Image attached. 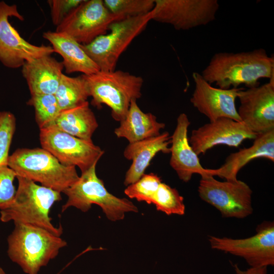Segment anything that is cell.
Returning <instances> with one entry per match:
<instances>
[{
    "mask_svg": "<svg viewBox=\"0 0 274 274\" xmlns=\"http://www.w3.org/2000/svg\"><path fill=\"white\" fill-rule=\"evenodd\" d=\"M211 85L228 89L241 85L248 88L259 85L262 78H274V57L259 48L237 53L218 52L211 58L200 74Z\"/></svg>",
    "mask_w": 274,
    "mask_h": 274,
    "instance_id": "6da1fadb",
    "label": "cell"
},
{
    "mask_svg": "<svg viewBox=\"0 0 274 274\" xmlns=\"http://www.w3.org/2000/svg\"><path fill=\"white\" fill-rule=\"evenodd\" d=\"M16 178L18 187L14 200L9 208L0 211L1 221L30 224L60 236L63 228L61 225L59 227L53 225L49 212L53 204L62 199L61 192L22 177Z\"/></svg>",
    "mask_w": 274,
    "mask_h": 274,
    "instance_id": "7a4b0ae2",
    "label": "cell"
},
{
    "mask_svg": "<svg viewBox=\"0 0 274 274\" xmlns=\"http://www.w3.org/2000/svg\"><path fill=\"white\" fill-rule=\"evenodd\" d=\"M14 225L7 238V253L26 273L37 274L67 245L60 236L44 228L28 224Z\"/></svg>",
    "mask_w": 274,
    "mask_h": 274,
    "instance_id": "3957f363",
    "label": "cell"
},
{
    "mask_svg": "<svg viewBox=\"0 0 274 274\" xmlns=\"http://www.w3.org/2000/svg\"><path fill=\"white\" fill-rule=\"evenodd\" d=\"M91 104L101 109L105 104L111 109V115L120 122L126 115L131 101L142 96L143 79L121 70L101 71L83 75Z\"/></svg>",
    "mask_w": 274,
    "mask_h": 274,
    "instance_id": "277c9868",
    "label": "cell"
},
{
    "mask_svg": "<svg viewBox=\"0 0 274 274\" xmlns=\"http://www.w3.org/2000/svg\"><path fill=\"white\" fill-rule=\"evenodd\" d=\"M8 166L16 174L60 192L76 182L75 166L62 164L43 148H19L9 156Z\"/></svg>",
    "mask_w": 274,
    "mask_h": 274,
    "instance_id": "5b68a950",
    "label": "cell"
},
{
    "mask_svg": "<svg viewBox=\"0 0 274 274\" xmlns=\"http://www.w3.org/2000/svg\"><path fill=\"white\" fill-rule=\"evenodd\" d=\"M96 164L82 173L78 180L63 191L67 200L62 205L61 212L71 207L86 212L92 204H95L112 221L123 219L126 213L138 212V208L131 201L117 197L108 191L102 180L97 176Z\"/></svg>",
    "mask_w": 274,
    "mask_h": 274,
    "instance_id": "8992f818",
    "label": "cell"
},
{
    "mask_svg": "<svg viewBox=\"0 0 274 274\" xmlns=\"http://www.w3.org/2000/svg\"><path fill=\"white\" fill-rule=\"evenodd\" d=\"M152 19V11L141 16L113 22L108 33L101 35L81 47L100 71L115 70L121 55Z\"/></svg>",
    "mask_w": 274,
    "mask_h": 274,
    "instance_id": "52a82bcc",
    "label": "cell"
},
{
    "mask_svg": "<svg viewBox=\"0 0 274 274\" xmlns=\"http://www.w3.org/2000/svg\"><path fill=\"white\" fill-rule=\"evenodd\" d=\"M124 17L111 12L102 0H83L57 26L56 31L64 32L81 45H87L107 33L114 22Z\"/></svg>",
    "mask_w": 274,
    "mask_h": 274,
    "instance_id": "ba28073f",
    "label": "cell"
},
{
    "mask_svg": "<svg viewBox=\"0 0 274 274\" xmlns=\"http://www.w3.org/2000/svg\"><path fill=\"white\" fill-rule=\"evenodd\" d=\"M198 192L200 198L223 217L242 219L253 213L252 191L242 181L221 182L211 176L201 177Z\"/></svg>",
    "mask_w": 274,
    "mask_h": 274,
    "instance_id": "9c48e42d",
    "label": "cell"
},
{
    "mask_svg": "<svg viewBox=\"0 0 274 274\" xmlns=\"http://www.w3.org/2000/svg\"><path fill=\"white\" fill-rule=\"evenodd\" d=\"M40 140L42 148L62 164L78 166L81 173L97 163L104 153L92 141L76 138L53 127L40 129Z\"/></svg>",
    "mask_w": 274,
    "mask_h": 274,
    "instance_id": "30bf717a",
    "label": "cell"
},
{
    "mask_svg": "<svg viewBox=\"0 0 274 274\" xmlns=\"http://www.w3.org/2000/svg\"><path fill=\"white\" fill-rule=\"evenodd\" d=\"M219 8L217 0H155L152 20L187 30L215 20Z\"/></svg>",
    "mask_w": 274,
    "mask_h": 274,
    "instance_id": "8fae6325",
    "label": "cell"
},
{
    "mask_svg": "<svg viewBox=\"0 0 274 274\" xmlns=\"http://www.w3.org/2000/svg\"><path fill=\"white\" fill-rule=\"evenodd\" d=\"M24 20L16 5L0 2V61L5 66L17 68L26 61L51 55L54 50L50 46H36L22 38L9 21L10 17Z\"/></svg>",
    "mask_w": 274,
    "mask_h": 274,
    "instance_id": "7c38bea8",
    "label": "cell"
},
{
    "mask_svg": "<svg viewBox=\"0 0 274 274\" xmlns=\"http://www.w3.org/2000/svg\"><path fill=\"white\" fill-rule=\"evenodd\" d=\"M212 249L243 258L251 267L274 265V224L264 222L256 233L246 238L233 239L210 236Z\"/></svg>",
    "mask_w": 274,
    "mask_h": 274,
    "instance_id": "4fadbf2b",
    "label": "cell"
},
{
    "mask_svg": "<svg viewBox=\"0 0 274 274\" xmlns=\"http://www.w3.org/2000/svg\"><path fill=\"white\" fill-rule=\"evenodd\" d=\"M237 113L252 131L259 134L274 129V78L261 86L238 92Z\"/></svg>",
    "mask_w": 274,
    "mask_h": 274,
    "instance_id": "5bb4252c",
    "label": "cell"
},
{
    "mask_svg": "<svg viewBox=\"0 0 274 274\" xmlns=\"http://www.w3.org/2000/svg\"><path fill=\"white\" fill-rule=\"evenodd\" d=\"M257 135L242 122L220 118L193 130L189 142L199 155L218 145L237 147L245 140H254Z\"/></svg>",
    "mask_w": 274,
    "mask_h": 274,
    "instance_id": "9a60e30c",
    "label": "cell"
},
{
    "mask_svg": "<svg viewBox=\"0 0 274 274\" xmlns=\"http://www.w3.org/2000/svg\"><path fill=\"white\" fill-rule=\"evenodd\" d=\"M192 78L194 89L190 101L200 113L208 118L210 121L220 118L241 121L235 100L242 88L224 89L214 87L197 72L193 73Z\"/></svg>",
    "mask_w": 274,
    "mask_h": 274,
    "instance_id": "2e32d148",
    "label": "cell"
},
{
    "mask_svg": "<svg viewBox=\"0 0 274 274\" xmlns=\"http://www.w3.org/2000/svg\"><path fill=\"white\" fill-rule=\"evenodd\" d=\"M190 125L187 115L180 114L177 118L176 128L170 136L169 164L179 178L184 182H189L194 174H198L201 177L210 176L209 169L201 165L198 155L189 143L188 129Z\"/></svg>",
    "mask_w": 274,
    "mask_h": 274,
    "instance_id": "e0dca14e",
    "label": "cell"
},
{
    "mask_svg": "<svg viewBox=\"0 0 274 274\" xmlns=\"http://www.w3.org/2000/svg\"><path fill=\"white\" fill-rule=\"evenodd\" d=\"M252 145L230 154L217 169H209L211 176L227 181L237 180L238 172L253 159L263 158L274 161V129L257 134Z\"/></svg>",
    "mask_w": 274,
    "mask_h": 274,
    "instance_id": "ac0fdd59",
    "label": "cell"
},
{
    "mask_svg": "<svg viewBox=\"0 0 274 274\" xmlns=\"http://www.w3.org/2000/svg\"><path fill=\"white\" fill-rule=\"evenodd\" d=\"M170 136L165 131L158 135L129 143L124 151V157L132 160L126 173L124 184L127 186L140 179L154 156L159 152L170 153Z\"/></svg>",
    "mask_w": 274,
    "mask_h": 274,
    "instance_id": "d6986e66",
    "label": "cell"
},
{
    "mask_svg": "<svg viewBox=\"0 0 274 274\" xmlns=\"http://www.w3.org/2000/svg\"><path fill=\"white\" fill-rule=\"evenodd\" d=\"M63 66L51 55L26 61L22 74L26 80L31 95L54 94L59 84Z\"/></svg>",
    "mask_w": 274,
    "mask_h": 274,
    "instance_id": "ffe728a7",
    "label": "cell"
},
{
    "mask_svg": "<svg viewBox=\"0 0 274 274\" xmlns=\"http://www.w3.org/2000/svg\"><path fill=\"white\" fill-rule=\"evenodd\" d=\"M43 37L51 43L54 52L62 57V63L66 73L80 72L89 75L100 71L81 44L67 33L48 31L43 33Z\"/></svg>",
    "mask_w": 274,
    "mask_h": 274,
    "instance_id": "44dd1931",
    "label": "cell"
},
{
    "mask_svg": "<svg viewBox=\"0 0 274 274\" xmlns=\"http://www.w3.org/2000/svg\"><path fill=\"white\" fill-rule=\"evenodd\" d=\"M165 126L152 113L143 112L136 100H132L126 115L115 129L114 133L118 138H125L129 143H132L158 135Z\"/></svg>",
    "mask_w": 274,
    "mask_h": 274,
    "instance_id": "7402d4cb",
    "label": "cell"
},
{
    "mask_svg": "<svg viewBox=\"0 0 274 274\" xmlns=\"http://www.w3.org/2000/svg\"><path fill=\"white\" fill-rule=\"evenodd\" d=\"M98 126L95 115L86 101L74 108L61 111L48 127H54L84 140L92 141V135Z\"/></svg>",
    "mask_w": 274,
    "mask_h": 274,
    "instance_id": "603a6c76",
    "label": "cell"
},
{
    "mask_svg": "<svg viewBox=\"0 0 274 274\" xmlns=\"http://www.w3.org/2000/svg\"><path fill=\"white\" fill-rule=\"evenodd\" d=\"M54 95L61 111L83 104L90 96L83 74L77 77H70L63 74Z\"/></svg>",
    "mask_w": 274,
    "mask_h": 274,
    "instance_id": "cb8c5ba5",
    "label": "cell"
},
{
    "mask_svg": "<svg viewBox=\"0 0 274 274\" xmlns=\"http://www.w3.org/2000/svg\"><path fill=\"white\" fill-rule=\"evenodd\" d=\"M27 104L34 108L40 129L49 126L61 112L54 94L31 95Z\"/></svg>",
    "mask_w": 274,
    "mask_h": 274,
    "instance_id": "d4e9b609",
    "label": "cell"
},
{
    "mask_svg": "<svg viewBox=\"0 0 274 274\" xmlns=\"http://www.w3.org/2000/svg\"><path fill=\"white\" fill-rule=\"evenodd\" d=\"M158 211L167 215H183L185 206L183 197L175 188L161 183L157 190L152 201Z\"/></svg>",
    "mask_w": 274,
    "mask_h": 274,
    "instance_id": "484cf974",
    "label": "cell"
},
{
    "mask_svg": "<svg viewBox=\"0 0 274 274\" xmlns=\"http://www.w3.org/2000/svg\"><path fill=\"white\" fill-rule=\"evenodd\" d=\"M161 183L162 181L157 175L152 173L145 174L137 181L127 186L124 193L130 198L151 204Z\"/></svg>",
    "mask_w": 274,
    "mask_h": 274,
    "instance_id": "4316f807",
    "label": "cell"
},
{
    "mask_svg": "<svg viewBox=\"0 0 274 274\" xmlns=\"http://www.w3.org/2000/svg\"><path fill=\"white\" fill-rule=\"evenodd\" d=\"M104 2L111 12L124 18L146 14L155 5V0H104Z\"/></svg>",
    "mask_w": 274,
    "mask_h": 274,
    "instance_id": "83f0119b",
    "label": "cell"
},
{
    "mask_svg": "<svg viewBox=\"0 0 274 274\" xmlns=\"http://www.w3.org/2000/svg\"><path fill=\"white\" fill-rule=\"evenodd\" d=\"M16 129V118L8 111L0 112V166L8 165L9 152Z\"/></svg>",
    "mask_w": 274,
    "mask_h": 274,
    "instance_id": "f1b7e54d",
    "label": "cell"
},
{
    "mask_svg": "<svg viewBox=\"0 0 274 274\" xmlns=\"http://www.w3.org/2000/svg\"><path fill=\"white\" fill-rule=\"evenodd\" d=\"M16 176L8 165L0 166V211L9 208L14 200L16 190L13 182Z\"/></svg>",
    "mask_w": 274,
    "mask_h": 274,
    "instance_id": "f546056e",
    "label": "cell"
},
{
    "mask_svg": "<svg viewBox=\"0 0 274 274\" xmlns=\"http://www.w3.org/2000/svg\"><path fill=\"white\" fill-rule=\"evenodd\" d=\"M83 0H49L52 23L57 26Z\"/></svg>",
    "mask_w": 274,
    "mask_h": 274,
    "instance_id": "4dcf8cb0",
    "label": "cell"
},
{
    "mask_svg": "<svg viewBox=\"0 0 274 274\" xmlns=\"http://www.w3.org/2000/svg\"><path fill=\"white\" fill-rule=\"evenodd\" d=\"M234 267L237 274H267L266 266L250 267L246 270H242L236 265H234Z\"/></svg>",
    "mask_w": 274,
    "mask_h": 274,
    "instance_id": "1f68e13d",
    "label": "cell"
},
{
    "mask_svg": "<svg viewBox=\"0 0 274 274\" xmlns=\"http://www.w3.org/2000/svg\"><path fill=\"white\" fill-rule=\"evenodd\" d=\"M0 274H7L4 269L0 267Z\"/></svg>",
    "mask_w": 274,
    "mask_h": 274,
    "instance_id": "d6a6232c",
    "label": "cell"
}]
</instances>
